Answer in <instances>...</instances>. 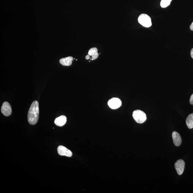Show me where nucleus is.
I'll list each match as a JSON object with an SVG mask.
<instances>
[{"instance_id": "nucleus-1", "label": "nucleus", "mask_w": 193, "mask_h": 193, "mask_svg": "<svg viewBox=\"0 0 193 193\" xmlns=\"http://www.w3.org/2000/svg\"><path fill=\"white\" fill-rule=\"evenodd\" d=\"M39 108L38 101H33L30 107L28 115V120L31 125L36 124L39 117Z\"/></svg>"}, {"instance_id": "nucleus-13", "label": "nucleus", "mask_w": 193, "mask_h": 193, "mask_svg": "<svg viewBox=\"0 0 193 193\" xmlns=\"http://www.w3.org/2000/svg\"><path fill=\"white\" fill-rule=\"evenodd\" d=\"M172 0H162L161 1L160 5L161 7L165 8L169 6Z\"/></svg>"}, {"instance_id": "nucleus-17", "label": "nucleus", "mask_w": 193, "mask_h": 193, "mask_svg": "<svg viewBox=\"0 0 193 193\" xmlns=\"http://www.w3.org/2000/svg\"><path fill=\"white\" fill-rule=\"evenodd\" d=\"M90 56H89V54L88 55L86 56V59H87V60H88V59H89V58H90Z\"/></svg>"}, {"instance_id": "nucleus-8", "label": "nucleus", "mask_w": 193, "mask_h": 193, "mask_svg": "<svg viewBox=\"0 0 193 193\" xmlns=\"http://www.w3.org/2000/svg\"><path fill=\"white\" fill-rule=\"evenodd\" d=\"M172 137L174 145L176 146H180L182 143V139L179 133L176 131L173 132L172 133Z\"/></svg>"}, {"instance_id": "nucleus-10", "label": "nucleus", "mask_w": 193, "mask_h": 193, "mask_svg": "<svg viewBox=\"0 0 193 193\" xmlns=\"http://www.w3.org/2000/svg\"><path fill=\"white\" fill-rule=\"evenodd\" d=\"M73 60V58L72 57H68L60 59L59 62L63 66H69L71 65Z\"/></svg>"}, {"instance_id": "nucleus-12", "label": "nucleus", "mask_w": 193, "mask_h": 193, "mask_svg": "<svg viewBox=\"0 0 193 193\" xmlns=\"http://www.w3.org/2000/svg\"><path fill=\"white\" fill-rule=\"evenodd\" d=\"M186 124L188 128L189 129L193 128V113L190 114L187 117L186 120Z\"/></svg>"}, {"instance_id": "nucleus-5", "label": "nucleus", "mask_w": 193, "mask_h": 193, "mask_svg": "<svg viewBox=\"0 0 193 193\" xmlns=\"http://www.w3.org/2000/svg\"><path fill=\"white\" fill-rule=\"evenodd\" d=\"M1 112L6 116H9L11 115L12 110L11 106L7 102L3 103L1 107Z\"/></svg>"}, {"instance_id": "nucleus-6", "label": "nucleus", "mask_w": 193, "mask_h": 193, "mask_svg": "<svg viewBox=\"0 0 193 193\" xmlns=\"http://www.w3.org/2000/svg\"><path fill=\"white\" fill-rule=\"evenodd\" d=\"M57 151L59 155L71 157L72 156V153L67 148L63 145H59L58 147Z\"/></svg>"}, {"instance_id": "nucleus-11", "label": "nucleus", "mask_w": 193, "mask_h": 193, "mask_svg": "<svg viewBox=\"0 0 193 193\" xmlns=\"http://www.w3.org/2000/svg\"><path fill=\"white\" fill-rule=\"evenodd\" d=\"M97 52L98 50L96 48H93L89 50L88 54L92 56V60H95L99 57V54Z\"/></svg>"}, {"instance_id": "nucleus-16", "label": "nucleus", "mask_w": 193, "mask_h": 193, "mask_svg": "<svg viewBox=\"0 0 193 193\" xmlns=\"http://www.w3.org/2000/svg\"><path fill=\"white\" fill-rule=\"evenodd\" d=\"M190 29L191 30L193 31V22L191 24L190 26Z\"/></svg>"}, {"instance_id": "nucleus-14", "label": "nucleus", "mask_w": 193, "mask_h": 193, "mask_svg": "<svg viewBox=\"0 0 193 193\" xmlns=\"http://www.w3.org/2000/svg\"><path fill=\"white\" fill-rule=\"evenodd\" d=\"M189 102L191 105H193V94L191 95L189 99Z\"/></svg>"}, {"instance_id": "nucleus-2", "label": "nucleus", "mask_w": 193, "mask_h": 193, "mask_svg": "<svg viewBox=\"0 0 193 193\" xmlns=\"http://www.w3.org/2000/svg\"><path fill=\"white\" fill-rule=\"evenodd\" d=\"M133 119L138 124H141L146 120L147 117L144 112L140 110H136L133 112Z\"/></svg>"}, {"instance_id": "nucleus-4", "label": "nucleus", "mask_w": 193, "mask_h": 193, "mask_svg": "<svg viewBox=\"0 0 193 193\" xmlns=\"http://www.w3.org/2000/svg\"><path fill=\"white\" fill-rule=\"evenodd\" d=\"M108 105L112 109H117L121 106L122 102L118 98H113L108 101Z\"/></svg>"}, {"instance_id": "nucleus-7", "label": "nucleus", "mask_w": 193, "mask_h": 193, "mask_svg": "<svg viewBox=\"0 0 193 193\" xmlns=\"http://www.w3.org/2000/svg\"><path fill=\"white\" fill-rule=\"evenodd\" d=\"M185 167V162L182 159H179L175 163V167L178 175H181L183 173Z\"/></svg>"}, {"instance_id": "nucleus-3", "label": "nucleus", "mask_w": 193, "mask_h": 193, "mask_svg": "<svg viewBox=\"0 0 193 193\" xmlns=\"http://www.w3.org/2000/svg\"><path fill=\"white\" fill-rule=\"evenodd\" d=\"M138 21L141 25L145 27H150L152 25L150 17L146 14L140 15L138 18Z\"/></svg>"}, {"instance_id": "nucleus-15", "label": "nucleus", "mask_w": 193, "mask_h": 193, "mask_svg": "<svg viewBox=\"0 0 193 193\" xmlns=\"http://www.w3.org/2000/svg\"><path fill=\"white\" fill-rule=\"evenodd\" d=\"M191 57L193 59V48L191 50Z\"/></svg>"}, {"instance_id": "nucleus-9", "label": "nucleus", "mask_w": 193, "mask_h": 193, "mask_svg": "<svg viewBox=\"0 0 193 193\" xmlns=\"http://www.w3.org/2000/svg\"><path fill=\"white\" fill-rule=\"evenodd\" d=\"M67 122V117L65 116L62 115L57 117L54 121V123L56 125L62 127L66 124Z\"/></svg>"}]
</instances>
